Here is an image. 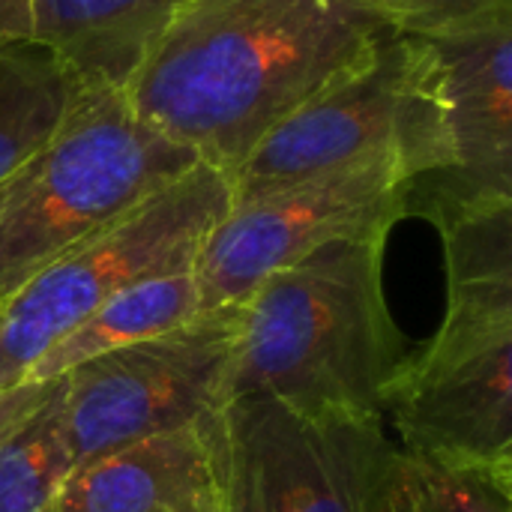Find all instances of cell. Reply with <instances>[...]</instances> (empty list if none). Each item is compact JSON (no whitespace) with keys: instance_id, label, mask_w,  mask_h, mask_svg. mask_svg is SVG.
<instances>
[{"instance_id":"obj_1","label":"cell","mask_w":512,"mask_h":512,"mask_svg":"<svg viewBox=\"0 0 512 512\" xmlns=\"http://www.w3.org/2000/svg\"><path fill=\"white\" fill-rule=\"evenodd\" d=\"M390 33L366 0H189L123 96L147 126L231 177L273 126Z\"/></svg>"},{"instance_id":"obj_2","label":"cell","mask_w":512,"mask_h":512,"mask_svg":"<svg viewBox=\"0 0 512 512\" xmlns=\"http://www.w3.org/2000/svg\"><path fill=\"white\" fill-rule=\"evenodd\" d=\"M387 240H339L240 303L225 402L261 393L309 417L384 420L408 357L384 297Z\"/></svg>"},{"instance_id":"obj_3","label":"cell","mask_w":512,"mask_h":512,"mask_svg":"<svg viewBox=\"0 0 512 512\" xmlns=\"http://www.w3.org/2000/svg\"><path fill=\"white\" fill-rule=\"evenodd\" d=\"M198 162L147 126L120 87L75 81L54 135L0 183V303Z\"/></svg>"},{"instance_id":"obj_4","label":"cell","mask_w":512,"mask_h":512,"mask_svg":"<svg viewBox=\"0 0 512 512\" xmlns=\"http://www.w3.org/2000/svg\"><path fill=\"white\" fill-rule=\"evenodd\" d=\"M228 207V177L198 162L33 273L0 303V390L27 384L33 363L117 291L147 276L192 267Z\"/></svg>"},{"instance_id":"obj_5","label":"cell","mask_w":512,"mask_h":512,"mask_svg":"<svg viewBox=\"0 0 512 512\" xmlns=\"http://www.w3.org/2000/svg\"><path fill=\"white\" fill-rule=\"evenodd\" d=\"M375 153H399L408 183L444 165L432 51L417 33H390L366 60L273 126L228 177L231 204Z\"/></svg>"},{"instance_id":"obj_6","label":"cell","mask_w":512,"mask_h":512,"mask_svg":"<svg viewBox=\"0 0 512 512\" xmlns=\"http://www.w3.org/2000/svg\"><path fill=\"white\" fill-rule=\"evenodd\" d=\"M408 171L375 153L318 177L237 201L192 261L198 309L240 306L258 282L339 240H387L405 219Z\"/></svg>"},{"instance_id":"obj_7","label":"cell","mask_w":512,"mask_h":512,"mask_svg":"<svg viewBox=\"0 0 512 512\" xmlns=\"http://www.w3.org/2000/svg\"><path fill=\"white\" fill-rule=\"evenodd\" d=\"M237 324L240 306L204 312L60 375L72 471L225 408Z\"/></svg>"},{"instance_id":"obj_8","label":"cell","mask_w":512,"mask_h":512,"mask_svg":"<svg viewBox=\"0 0 512 512\" xmlns=\"http://www.w3.org/2000/svg\"><path fill=\"white\" fill-rule=\"evenodd\" d=\"M384 417L411 453L512 474V315L447 312L402 360Z\"/></svg>"},{"instance_id":"obj_9","label":"cell","mask_w":512,"mask_h":512,"mask_svg":"<svg viewBox=\"0 0 512 512\" xmlns=\"http://www.w3.org/2000/svg\"><path fill=\"white\" fill-rule=\"evenodd\" d=\"M423 39L435 66L444 165L405 186V216L438 225L512 204V9Z\"/></svg>"},{"instance_id":"obj_10","label":"cell","mask_w":512,"mask_h":512,"mask_svg":"<svg viewBox=\"0 0 512 512\" xmlns=\"http://www.w3.org/2000/svg\"><path fill=\"white\" fill-rule=\"evenodd\" d=\"M222 417L228 512H369L384 420L309 417L261 393Z\"/></svg>"},{"instance_id":"obj_11","label":"cell","mask_w":512,"mask_h":512,"mask_svg":"<svg viewBox=\"0 0 512 512\" xmlns=\"http://www.w3.org/2000/svg\"><path fill=\"white\" fill-rule=\"evenodd\" d=\"M54 512H228L222 408L75 468Z\"/></svg>"},{"instance_id":"obj_12","label":"cell","mask_w":512,"mask_h":512,"mask_svg":"<svg viewBox=\"0 0 512 512\" xmlns=\"http://www.w3.org/2000/svg\"><path fill=\"white\" fill-rule=\"evenodd\" d=\"M189 0H36L30 42L54 54L75 81L120 87L144 51Z\"/></svg>"},{"instance_id":"obj_13","label":"cell","mask_w":512,"mask_h":512,"mask_svg":"<svg viewBox=\"0 0 512 512\" xmlns=\"http://www.w3.org/2000/svg\"><path fill=\"white\" fill-rule=\"evenodd\" d=\"M198 315L201 309H198V285L192 267L147 276L108 297L51 351H45L33 363L27 384L54 381L93 357L162 336L168 330L189 324Z\"/></svg>"},{"instance_id":"obj_14","label":"cell","mask_w":512,"mask_h":512,"mask_svg":"<svg viewBox=\"0 0 512 512\" xmlns=\"http://www.w3.org/2000/svg\"><path fill=\"white\" fill-rule=\"evenodd\" d=\"M369 512H512V474L387 444L372 477Z\"/></svg>"},{"instance_id":"obj_15","label":"cell","mask_w":512,"mask_h":512,"mask_svg":"<svg viewBox=\"0 0 512 512\" xmlns=\"http://www.w3.org/2000/svg\"><path fill=\"white\" fill-rule=\"evenodd\" d=\"M72 90V72L45 48L0 45V183L54 135Z\"/></svg>"},{"instance_id":"obj_16","label":"cell","mask_w":512,"mask_h":512,"mask_svg":"<svg viewBox=\"0 0 512 512\" xmlns=\"http://www.w3.org/2000/svg\"><path fill=\"white\" fill-rule=\"evenodd\" d=\"M435 228L447 255V312H512V204L456 213Z\"/></svg>"},{"instance_id":"obj_17","label":"cell","mask_w":512,"mask_h":512,"mask_svg":"<svg viewBox=\"0 0 512 512\" xmlns=\"http://www.w3.org/2000/svg\"><path fill=\"white\" fill-rule=\"evenodd\" d=\"M69 474L63 381L54 378L42 402L0 441V512H54Z\"/></svg>"},{"instance_id":"obj_18","label":"cell","mask_w":512,"mask_h":512,"mask_svg":"<svg viewBox=\"0 0 512 512\" xmlns=\"http://www.w3.org/2000/svg\"><path fill=\"white\" fill-rule=\"evenodd\" d=\"M393 30L399 33H441L459 24L480 21L501 9H512V0H366Z\"/></svg>"},{"instance_id":"obj_19","label":"cell","mask_w":512,"mask_h":512,"mask_svg":"<svg viewBox=\"0 0 512 512\" xmlns=\"http://www.w3.org/2000/svg\"><path fill=\"white\" fill-rule=\"evenodd\" d=\"M51 381L42 384H21L12 390H0V441L42 402V396L48 393Z\"/></svg>"},{"instance_id":"obj_20","label":"cell","mask_w":512,"mask_h":512,"mask_svg":"<svg viewBox=\"0 0 512 512\" xmlns=\"http://www.w3.org/2000/svg\"><path fill=\"white\" fill-rule=\"evenodd\" d=\"M36 0H0V45L30 42Z\"/></svg>"}]
</instances>
